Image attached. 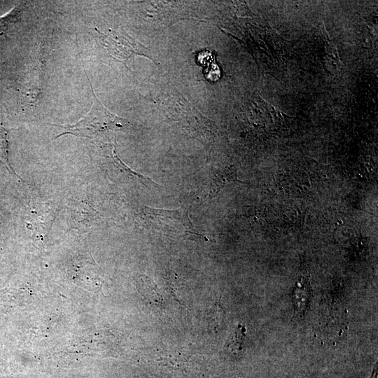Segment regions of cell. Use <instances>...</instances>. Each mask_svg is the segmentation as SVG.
I'll return each mask as SVG.
<instances>
[{"label": "cell", "mask_w": 378, "mask_h": 378, "mask_svg": "<svg viewBox=\"0 0 378 378\" xmlns=\"http://www.w3.org/2000/svg\"><path fill=\"white\" fill-rule=\"evenodd\" d=\"M0 159L6 164H8L7 131L1 126H0Z\"/></svg>", "instance_id": "10"}, {"label": "cell", "mask_w": 378, "mask_h": 378, "mask_svg": "<svg viewBox=\"0 0 378 378\" xmlns=\"http://www.w3.org/2000/svg\"><path fill=\"white\" fill-rule=\"evenodd\" d=\"M164 106L169 119L199 140L207 150L215 136L213 122L184 98L169 99Z\"/></svg>", "instance_id": "2"}, {"label": "cell", "mask_w": 378, "mask_h": 378, "mask_svg": "<svg viewBox=\"0 0 378 378\" xmlns=\"http://www.w3.org/2000/svg\"><path fill=\"white\" fill-rule=\"evenodd\" d=\"M246 339V328L239 324L225 343L224 351L232 355L240 354Z\"/></svg>", "instance_id": "7"}, {"label": "cell", "mask_w": 378, "mask_h": 378, "mask_svg": "<svg viewBox=\"0 0 378 378\" xmlns=\"http://www.w3.org/2000/svg\"><path fill=\"white\" fill-rule=\"evenodd\" d=\"M139 280L144 284L148 290H144L141 293L152 302L162 306L163 303L162 295L158 292V288L153 281L146 276H141Z\"/></svg>", "instance_id": "8"}, {"label": "cell", "mask_w": 378, "mask_h": 378, "mask_svg": "<svg viewBox=\"0 0 378 378\" xmlns=\"http://www.w3.org/2000/svg\"><path fill=\"white\" fill-rule=\"evenodd\" d=\"M90 111L80 120L74 125H57L64 132L57 136L70 134L92 139L103 140L110 137L116 130H120L127 120L109 111L94 94Z\"/></svg>", "instance_id": "1"}, {"label": "cell", "mask_w": 378, "mask_h": 378, "mask_svg": "<svg viewBox=\"0 0 378 378\" xmlns=\"http://www.w3.org/2000/svg\"><path fill=\"white\" fill-rule=\"evenodd\" d=\"M307 272L298 279L293 294V304L298 312H303L310 297V286Z\"/></svg>", "instance_id": "6"}, {"label": "cell", "mask_w": 378, "mask_h": 378, "mask_svg": "<svg viewBox=\"0 0 378 378\" xmlns=\"http://www.w3.org/2000/svg\"><path fill=\"white\" fill-rule=\"evenodd\" d=\"M148 225L159 232L183 239L207 241L192 225L188 212L183 209L166 210L146 207Z\"/></svg>", "instance_id": "3"}, {"label": "cell", "mask_w": 378, "mask_h": 378, "mask_svg": "<svg viewBox=\"0 0 378 378\" xmlns=\"http://www.w3.org/2000/svg\"><path fill=\"white\" fill-rule=\"evenodd\" d=\"M104 47L107 52L113 57L127 60L134 55H141L151 59L154 63L148 48L140 43L124 29L109 30L106 34H102L97 31Z\"/></svg>", "instance_id": "4"}, {"label": "cell", "mask_w": 378, "mask_h": 378, "mask_svg": "<svg viewBox=\"0 0 378 378\" xmlns=\"http://www.w3.org/2000/svg\"><path fill=\"white\" fill-rule=\"evenodd\" d=\"M234 181L244 183L237 178V171L233 165L213 172L208 192L209 198L216 197L230 182Z\"/></svg>", "instance_id": "5"}, {"label": "cell", "mask_w": 378, "mask_h": 378, "mask_svg": "<svg viewBox=\"0 0 378 378\" xmlns=\"http://www.w3.org/2000/svg\"><path fill=\"white\" fill-rule=\"evenodd\" d=\"M21 13L20 7H16L7 15L0 18V35L6 32L10 24H14Z\"/></svg>", "instance_id": "9"}]
</instances>
